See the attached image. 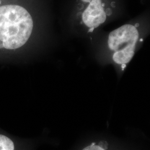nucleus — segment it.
<instances>
[{
  "instance_id": "obj_1",
  "label": "nucleus",
  "mask_w": 150,
  "mask_h": 150,
  "mask_svg": "<svg viewBox=\"0 0 150 150\" xmlns=\"http://www.w3.org/2000/svg\"><path fill=\"white\" fill-rule=\"evenodd\" d=\"M33 20L28 11L18 5L0 7V48L14 50L26 43L33 29Z\"/></svg>"
},
{
  "instance_id": "obj_2",
  "label": "nucleus",
  "mask_w": 150,
  "mask_h": 150,
  "mask_svg": "<svg viewBox=\"0 0 150 150\" xmlns=\"http://www.w3.org/2000/svg\"><path fill=\"white\" fill-rule=\"evenodd\" d=\"M139 32L131 25H125L111 32L108 36V45L115 53L113 59L120 64H126L134 54L136 44L139 40Z\"/></svg>"
},
{
  "instance_id": "obj_3",
  "label": "nucleus",
  "mask_w": 150,
  "mask_h": 150,
  "mask_svg": "<svg viewBox=\"0 0 150 150\" xmlns=\"http://www.w3.org/2000/svg\"><path fill=\"white\" fill-rule=\"evenodd\" d=\"M82 14V20L87 27L96 28L106 20L102 0H91Z\"/></svg>"
},
{
  "instance_id": "obj_4",
  "label": "nucleus",
  "mask_w": 150,
  "mask_h": 150,
  "mask_svg": "<svg viewBox=\"0 0 150 150\" xmlns=\"http://www.w3.org/2000/svg\"><path fill=\"white\" fill-rule=\"evenodd\" d=\"M0 150H17L14 141L4 134H0Z\"/></svg>"
},
{
  "instance_id": "obj_5",
  "label": "nucleus",
  "mask_w": 150,
  "mask_h": 150,
  "mask_svg": "<svg viewBox=\"0 0 150 150\" xmlns=\"http://www.w3.org/2000/svg\"><path fill=\"white\" fill-rule=\"evenodd\" d=\"M107 143L101 141L98 144L93 143L91 145L87 146L82 150H107Z\"/></svg>"
},
{
  "instance_id": "obj_6",
  "label": "nucleus",
  "mask_w": 150,
  "mask_h": 150,
  "mask_svg": "<svg viewBox=\"0 0 150 150\" xmlns=\"http://www.w3.org/2000/svg\"><path fill=\"white\" fill-rule=\"evenodd\" d=\"M83 2H86V3H87V2H90V1H91V0H82Z\"/></svg>"
},
{
  "instance_id": "obj_7",
  "label": "nucleus",
  "mask_w": 150,
  "mask_h": 150,
  "mask_svg": "<svg viewBox=\"0 0 150 150\" xmlns=\"http://www.w3.org/2000/svg\"><path fill=\"white\" fill-rule=\"evenodd\" d=\"M94 29H95L94 28H90V29L89 30V32H92Z\"/></svg>"
},
{
  "instance_id": "obj_8",
  "label": "nucleus",
  "mask_w": 150,
  "mask_h": 150,
  "mask_svg": "<svg viewBox=\"0 0 150 150\" xmlns=\"http://www.w3.org/2000/svg\"><path fill=\"white\" fill-rule=\"evenodd\" d=\"M1 0H0V4H1Z\"/></svg>"
}]
</instances>
